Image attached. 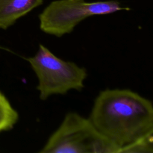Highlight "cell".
<instances>
[{"label":"cell","instance_id":"cell-1","mask_svg":"<svg viewBox=\"0 0 153 153\" xmlns=\"http://www.w3.org/2000/svg\"><path fill=\"white\" fill-rule=\"evenodd\" d=\"M94 128L123 153L153 134V105L128 89H106L94 101L89 117Z\"/></svg>","mask_w":153,"mask_h":153},{"label":"cell","instance_id":"cell-2","mask_svg":"<svg viewBox=\"0 0 153 153\" xmlns=\"http://www.w3.org/2000/svg\"><path fill=\"white\" fill-rule=\"evenodd\" d=\"M40 152L120 153V149L102 135L88 118L70 112Z\"/></svg>","mask_w":153,"mask_h":153},{"label":"cell","instance_id":"cell-3","mask_svg":"<svg viewBox=\"0 0 153 153\" xmlns=\"http://www.w3.org/2000/svg\"><path fill=\"white\" fill-rule=\"evenodd\" d=\"M27 61L38 79L37 90L41 100L52 95H64L71 90L80 91L85 87L87 70L61 59L43 45H39L37 53Z\"/></svg>","mask_w":153,"mask_h":153},{"label":"cell","instance_id":"cell-4","mask_svg":"<svg viewBox=\"0 0 153 153\" xmlns=\"http://www.w3.org/2000/svg\"><path fill=\"white\" fill-rule=\"evenodd\" d=\"M123 10L119 1L88 2L85 0H55L39 15L42 31L55 37L70 34L82 20L92 16L107 15Z\"/></svg>","mask_w":153,"mask_h":153},{"label":"cell","instance_id":"cell-5","mask_svg":"<svg viewBox=\"0 0 153 153\" xmlns=\"http://www.w3.org/2000/svg\"><path fill=\"white\" fill-rule=\"evenodd\" d=\"M43 2V0H0V29L8 28Z\"/></svg>","mask_w":153,"mask_h":153},{"label":"cell","instance_id":"cell-6","mask_svg":"<svg viewBox=\"0 0 153 153\" xmlns=\"http://www.w3.org/2000/svg\"><path fill=\"white\" fill-rule=\"evenodd\" d=\"M19 120V114L0 91V133L13 128Z\"/></svg>","mask_w":153,"mask_h":153},{"label":"cell","instance_id":"cell-7","mask_svg":"<svg viewBox=\"0 0 153 153\" xmlns=\"http://www.w3.org/2000/svg\"><path fill=\"white\" fill-rule=\"evenodd\" d=\"M126 152H153V134L147 140L128 148Z\"/></svg>","mask_w":153,"mask_h":153}]
</instances>
